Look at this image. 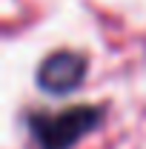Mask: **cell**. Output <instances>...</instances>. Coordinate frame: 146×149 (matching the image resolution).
Segmentation results:
<instances>
[{
	"label": "cell",
	"instance_id": "obj_1",
	"mask_svg": "<svg viewBox=\"0 0 146 149\" xmlns=\"http://www.w3.org/2000/svg\"><path fill=\"white\" fill-rule=\"evenodd\" d=\"M100 120V109L95 106H72L57 115H32L29 129L40 149H69Z\"/></svg>",
	"mask_w": 146,
	"mask_h": 149
},
{
	"label": "cell",
	"instance_id": "obj_2",
	"mask_svg": "<svg viewBox=\"0 0 146 149\" xmlns=\"http://www.w3.org/2000/svg\"><path fill=\"white\" fill-rule=\"evenodd\" d=\"M86 72V57L74 52H55L49 55L37 69V83L49 95H66L74 92Z\"/></svg>",
	"mask_w": 146,
	"mask_h": 149
}]
</instances>
